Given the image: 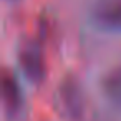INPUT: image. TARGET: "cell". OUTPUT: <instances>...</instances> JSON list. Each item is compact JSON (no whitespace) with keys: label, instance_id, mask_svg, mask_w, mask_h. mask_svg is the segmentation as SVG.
Returning a JSON list of instances; mask_svg holds the SVG:
<instances>
[{"label":"cell","instance_id":"6da1fadb","mask_svg":"<svg viewBox=\"0 0 121 121\" xmlns=\"http://www.w3.org/2000/svg\"><path fill=\"white\" fill-rule=\"evenodd\" d=\"M18 65L32 85H40L47 76V63L42 47L37 42H27L18 50Z\"/></svg>","mask_w":121,"mask_h":121},{"label":"cell","instance_id":"7a4b0ae2","mask_svg":"<svg viewBox=\"0 0 121 121\" xmlns=\"http://www.w3.org/2000/svg\"><path fill=\"white\" fill-rule=\"evenodd\" d=\"M90 20L99 32L121 35V0H98L91 7Z\"/></svg>","mask_w":121,"mask_h":121},{"label":"cell","instance_id":"3957f363","mask_svg":"<svg viewBox=\"0 0 121 121\" xmlns=\"http://www.w3.org/2000/svg\"><path fill=\"white\" fill-rule=\"evenodd\" d=\"M2 98H4L5 109L10 114H17L23 106L22 88H20L17 78L9 70H5L4 75H2Z\"/></svg>","mask_w":121,"mask_h":121},{"label":"cell","instance_id":"277c9868","mask_svg":"<svg viewBox=\"0 0 121 121\" xmlns=\"http://www.w3.org/2000/svg\"><path fill=\"white\" fill-rule=\"evenodd\" d=\"M101 93L111 106L121 109V63L106 71L101 80Z\"/></svg>","mask_w":121,"mask_h":121},{"label":"cell","instance_id":"5b68a950","mask_svg":"<svg viewBox=\"0 0 121 121\" xmlns=\"http://www.w3.org/2000/svg\"><path fill=\"white\" fill-rule=\"evenodd\" d=\"M60 99L63 103V108L70 114L78 116L81 113V95H80V88L76 86V83H73V81L61 83Z\"/></svg>","mask_w":121,"mask_h":121}]
</instances>
